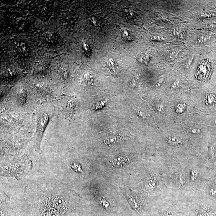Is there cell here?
Instances as JSON below:
<instances>
[{"mask_svg": "<svg viewBox=\"0 0 216 216\" xmlns=\"http://www.w3.org/2000/svg\"><path fill=\"white\" fill-rule=\"evenodd\" d=\"M32 188L31 193L27 191V197L32 199L40 216H65L72 211L78 198L73 192L57 182L42 183Z\"/></svg>", "mask_w": 216, "mask_h": 216, "instance_id": "1", "label": "cell"}, {"mask_svg": "<svg viewBox=\"0 0 216 216\" xmlns=\"http://www.w3.org/2000/svg\"><path fill=\"white\" fill-rule=\"evenodd\" d=\"M53 114V111L47 109H42L38 112L34 139L35 149L38 153L41 152L40 146L42 141Z\"/></svg>", "mask_w": 216, "mask_h": 216, "instance_id": "2", "label": "cell"}, {"mask_svg": "<svg viewBox=\"0 0 216 216\" xmlns=\"http://www.w3.org/2000/svg\"><path fill=\"white\" fill-rule=\"evenodd\" d=\"M212 71L211 63L208 60H203L200 62L197 68V78L200 81H207L211 77Z\"/></svg>", "mask_w": 216, "mask_h": 216, "instance_id": "3", "label": "cell"}, {"mask_svg": "<svg viewBox=\"0 0 216 216\" xmlns=\"http://www.w3.org/2000/svg\"><path fill=\"white\" fill-rule=\"evenodd\" d=\"M75 107V102L73 99L68 98L66 100L63 106L64 114L66 117L71 115L74 112Z\"/></svg>", "mask_w": 216, "mask_h": 216, "instance_id": "4", "label": "cell"}, {"mask_svg": "<svg viewBox=\"0 0 216 216\" xmlns=\"http://www.w3.org/2000/svg\"><path fill=\"white\" fill-rule=\"evenodd\" d=\"M27 96L25 90L24 89H20L17 94V100L18 103L21 105H23L26 103Z\"/></svg>", "mask_w": 216, "mask_h": 216, "instance_id": "5", "label": "cell"}, {"mask_svg": "<svg viewBox=\"0 0 216 216\" xmlns=\"http://www.w3.org/2000/svg\"><path fill=\"white\" fill-rule=\"evenodd\" d=\"M107 64L111 73H116L118 69V64L113 58H108L107 60Z\"/></svg>", "mask_w": 216, "mask_h": 216, "instance_id": "6", "label": "cell"}, {"mask_svg": "<svg viewBox=\"0 0 216 216\" xmlns=\"http://www.w3.org/2000/svg\"><path fill=\"white\" fill-rule=\"evenodd\" d=\"M18 49L19 51L24 55H28L29 53V49L27 45L23 42H21L18 46Z\"/></svg>", "mask_w": 216, "mask_h": 216, "instance_id": "7", "label": "cell"}, {"mask_svg": "<svg viewBox=\"0 0 216 216\" xmlns=\"http://www.w3.org/2000/svg\"><path fill=\"white\" fill-rule=\"evenodd\" d=\"M83 51L86 55L90 57L91 55V49L89 45L86 42H83L82 43Z\"/></svg>", "mask_w": 216, "mask_h": 216, "instance_id": "8", "label": "cell"}, {"mask_svg": "<svg viewBox=\"0 0 216 216\" xmlns=\"http://www.w3.org/2000/svg\"><path fill=\"white\" fill-rule=\"evenodd\" d=\"M122 38L125 40H131V35L130 33V31L127 30H124L122 31V34H121Z\"/></svg>", "mask_w": 216, "mask_h": 216, "instance_id": "9", "label": "cell"}, {"mask_svg": "<svg viewBox=\"0 0 216 216\" xmlns=\"http://www.w3.org/2000/svg\"><path fill=\"white\" fill-rule=\"evenodd\" d=\"M60 70L61 75H63L64 77H67L68 74V68L65 65H61L60 68Z\"/></svg>", "mask_w": 216, "mask_h": 216, "instance_id": "10", "label": "cell"}, {"mask_svg": "<svg viewBox=\"0 0 216 216\" xmlns=\"http://www.w3.org/2000/svg\"><path fill=\"white\" fill-rule=\"evenodd\" d=\"M84 79L86 83L88 84H90V85L93 84V81H94L93 76L91 74L89 73H86L84 75Z\"/></svg>", "mask_w": 216, "mask_h": 216, "instance_id": "11", "label": "cell"}, {"mask_svg": "<svg viewBox=\"0 0 216 216\" xmlns=\"http://www.w3.org/2000/svg\"><path fill=\"white\" fill-rule=\"evenodd\" d=\"M55 36L53 33L50 32H47L46 34V39L48 42H53L55 41Z\"/></svg>", "mask_w": 216, "mask_h": 216, "instance_id": "12", "label": "cell"}, {"mask_svg": "<svg viewBox=\"0 0 216 216\" xmlns=\"http://www.w3.org/2000/svg\"><path fill=\"white\" fill-rule=\"evenodd\" d=\"M208 104H212L216 102V97L214 94H210L208 96L207 100Z\"/></svg>", "mask_w": 216, "mask_h": 216, "instance_id": "13", "label": "cell"}, {"mask_svg": "<svg viewBox=\"0 0 216 216\" xmlns=\"http://www.w3.org/2000/svg\"><path fill=\"white\" fill-rule=\"evenodd\" d=\"M137 60L140 63L145 62L146 58L145 56L143 54H139L137 56Z\"/></svg>", "mask_w": 216, "mask_h": 216, "instance_id": "14", "label": "cell"}, {"mask_svg": "<svg viewBox=\"0 0 216 216\" xmlns=\"http://www.w3.org/2000/svg\"><path fill=\"white\" fill-rule=\"evenodd\" d=\"M210 194L212 196L216 197V185L214 186L209 191Z\"/></svg>", "mask_w": 216, "mask_h": 216, "instance_id": "15", "label": "cell"}, {"mask_svg": "<svg viewBox=\"0 0 216 216\" xmlns=\"http://www.w3.org/2000/svg\"><path fill=\"white\" fill-rule=\"evenodd\" d=\"M90 21L93 24L94 26H96L97 25V21L96 19L94 17H91L90 18Z\"/></svg>", "mask_w": 216, "mask_h": 216, "instance_id": "16", "label": "cell"}, {"mask_svg": "<svg viewBox=\"0 0 216 216\" xmlns=\"http://www.w3.org/2000/svg\"><path fill=\"white\" fill-rule=\"evenodd\" d=\"M151 39L153 40H161V38L160 37L157 36H153L152 37Z\"/></svg>", "mask_w": 216, "mask_h": 216, "instance_id": "17", "label": "cell"}, {"mask_svg": "<svg viewBox=\"0 0 216 216\" xmlns=\"http://www.w3.org/2000/svg\"><path fill=\"white\" fill-rule=\"evenodd\" d=\"M179 184L180 186H183V184H184V182H183V177H182L181 176H180Z\"/></svg>", "mask_w": 216, "mask_h": 216, "instance_id": "18", "label": "cell"}, {"mask_svg": "<svg viewBox=\"0 0 216 216\" xmlns=\"http://www.w3.org/2000/svg\"><path fill=\"white\" fill-rule=\"evenodd\" d=\"M191 174H192V179H194V178H195L196 176H197V174L195 172L193 171L192 172V173H191Z\"/></svg>", "mask_w": 216, "mask_h": 216, "instance_id": "19", "label": "cell"}]
</instances>
